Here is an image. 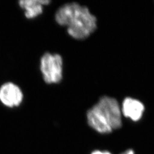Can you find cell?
<instances>
[{
  "mask_svg": "<svg viewBox=\"0 0 154 154\" xmlns=\"http://www.w3.org/2000/svg\"><path fill=\"white\" fill-rule=\"evenodd\" d=\"M56 22L67 27L73 38L82 40L88 37L97 29V18L86 6L77 2L67 3L60 7L55 15Z\"/></svg>",
  "mask_w": 154,
  "mask_h": 154,
  "instance_id": "1",
  "label": "cell"
},
{
  "mask_svg": "<svg viewBox=\"0 0 154 154\" xmlns=\"http://www.w3.org/2000/svg\"><path fill=\"white\" fill-rule=\"evenodd\" d=\"M121 107L115 98L104 96L87 112L88 125L95 131L106 134L122 126Z\"/></svg>",
  "mask_w": 154,
  "mask_h": 154,
  "instance_id": "2",
  "label": "cell"
},
{
  "mask_svg": "<svg viewBox=\"0 0 154 154\" xmlns=\"http://www.w3.org/2000/svg\"><path fill=\"white\" fill-rule=\"evenodd\" d=\"M40 68L45 82L51 84L61 82L63 77V60L60 54L45 53L41 59Z\"/></svg>",
  "mask_w": 154,
  "mask_h": 154,
  "instance_id": "3",
  "label": "cell"
},
{
  "mask_svg": "<svg viewBox=\"0 0 154 154\" xmlns=\"http://www.w3.org/2000/svg\"><path fill=\"white\" fill-rule=\"evenodd\" d=\"M23 94L20 88L11 82L6 83L0 88V100L9 107L18 106L22 102Z\"/></svg>",
  "mask_w": 154,
  "mask_h": 154,
  "instance_id": "4",
  "label": "cell"
},
{
  "mask_svg": "<svg viewBox=\"0 0 154 154\" xmlns=\"http://www.w3.org/2000/svg\"><path fill=\"white\" fill-rule=\"evenodd\" d=\"M144 110L145 107L142 102L130 97L124 99L122 106V114L134 122L142 119Z\"/></svg>",
  "mask_w": 154,
  "mask_h": 154,
  "instance_id": "5",
  "label": "cell"
},
{
  "mask_svg": "<svg viewBox=\"0 0 154 154\" xmlns=\"http://www.w3.org/2000/svg\"><path fill=\"white\" fill-rule=\"evenodd\" d=\"M49 0H22L19 2L20 6L25 11V16L28 18H34L41 14L43 6L48 5Z\"/></svg>",
  "mask_w": 154,
  "mask_h": 154,
  "instance_id": "6",
  "label": "cell"
},
{
  "mask_svg": "<svg viewBox=\"0 0 154 154\" xmlns=\"http://www.w3.org/2000/svg\"><path fill=\"white\" fill-rule=\"evenodd\" d=\"M91 154H111L110 152L107 151H100V150H95L91 152Z\"/></svg>",
  "mask_w": 154,
  "mask_h": 154,
  "instance_id": "7",
  "label": "cell"
},
{
  "mask_svg": "<svg viewBox=\"0 0 154 154\" xmlns=\"http://www.w3.org/2000/svg\"><path fill=\"white\" fill-rule=\"evenodd\" d=\"M121 154H135V152L132 149H128Z\"/></svg>",
  "mask_w": 154,
  "mask_h": 154,
  "instance_id": "8",
  "label": "cell"
}]
</instances>
